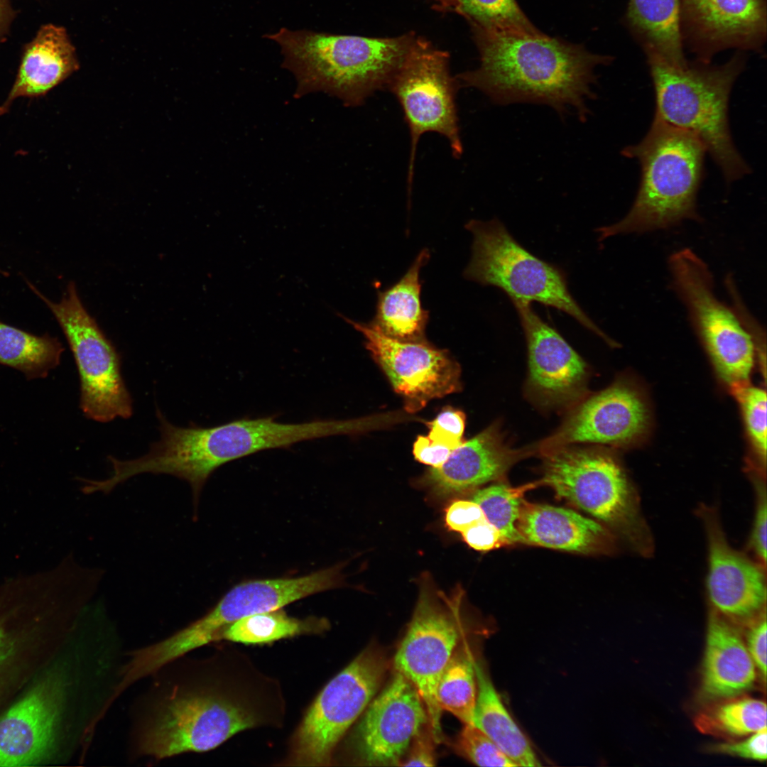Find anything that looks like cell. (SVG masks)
<instances>
[{"label": "cell", "instance_id": "1", "mask_svg": "<svg viewBox=\"0 0 767 767\" xmlns=\"http://www.w3.org/2000/svg\"><path fill=\"white\" fill-rule=\"evenodd\" d=\"M471 28L479 65L458 75L459 85L477 89L496 104H545L561 117L574 110L580 121L587 119V102L596 98L595 67L612 58L543 33Z\"/></svg>", "mask_w": 767, "mask_h": 767}, {"label": "cell", "instance_id": "2", "mask_svg": "<svg viewBox=\"0 0 767 767\" xmlns=\"http://www.w3.org/2000/svg\"><path fill=\"white\" fill-rule=\"evenodd\" d=\"M153 675L156 680L140 699L131 725L136 758L208 751L263 722L249 698L199 672L197 664L179 658Z\"/></svg>", "mask_w": 767, "mask_h": 767}, {"label": "cell", "instance_id": "3", "mask_svg": "<svg viewBox=\"0 0 767 767\" xmlns=\"http://www.w3.org/2000/svg\"><path fill=\"white\" fill-rule=\"evenodd\" d=\"M160 439L148 452L124 459L122 474L127 479L142 474H168L188 483L194 506L212 473L231 461L260 451L288 448L294 444L356 432L355 420H313L281 423L276 415L242 418L214 427L173 425L156 409Z\"/></svg>", "mask_w": 767, "mask_h": 767}, {"label": "cell", "instance_id": "4", "mask_svg": "<svg viewBox=\"0 0 767 767\" xmlns=\"http://www.w3.org/2000/svg\"><path fill=\"white\" fill-rule=\"evenodd\" d=\"M706 153L695 136L654 116L643 139L621 151L640 164L634 202L620 221L597 229L599 240L665 229L685 219L699 221L696 200Z\"/></svg>", "mask_w": 767, "mask_h": 767}, {"label": "cell", "instance_id": "5", "mask_svg": "<svg viewBox=\"0 0 767 767\" xmlns=\"http://www.w3.org/2000/svg\"><path fill=\"white\" fill-rule=\"evenodd\" d=\"M415 36L371 38L281 28L263 37L281 46L283 65L300 85L329 91L357 106L387 87Z\"/></svg>", "mask_w": 767, "mask_h": 767}, {"label": "cell", "instance_id": "6", "mask_svg": "<svg viewBox=\"0 0 767 767\" xmlns=\"http://www.w3.org/2000/svg\"><path fill=\"white\" fill-rule=\"evenodd\" d=\"M655 90V116L695 136L720 168L726 182H735L750 168L733 141L728 118L733 85L744 61L740 55L719 66L675 67L648 55Z\"/></svg>", "mask_w": 767, "mask_h": 767}, {"label": "cell", "instance_id": "7", "mask_svg": "<svg viewBox=\"0 0 767 767\" xmlns=\"http://www.w3.org/2000/svg\"><path fill=\"white\" fill-rule=\"evenodd\" d=\"M540 484L598 519L643 555L653 551L638 500L617 460L600 449L567 446L543 457Z\"/></svg>", "mask_w": 767, "mask_h": 767}, {"label": "cell", "instance_id": "8", "mask_svg": "<svg viewBox=\"0 0 767 767\" xmlns=\"http://www.w3.org/2000/svg\"><path fill=\"white\" fill-rule=\"evenodd\" d=\"M472 258L466 278L504 291L513 300L538 302L562 311L611 347L610 339L583 311L570 294L565 274L525 249L497 219L472 220Z\"/></svg>", "mask_w": 767, "mask_h": 767}, {"label": "cell", "instance_id": "9", "mask_svg": "<svg viewBox=\"0 0 767 767\" xmlns=\"http://www.w3.org/2000/svg\"><path fill=\"white\" fill-rule=\"evenodd\" d=\"M668 267L673 288L720 377L733 388L748 384L754 358L752 334L732 307L715 295L712 274L707 263L685 248L670 256Z\"/></svg>", "mask_w": 767, "mask_h": 767}, {"label": "cell", "instance_id": "10", "mask_svg": "<svg viewBox=\"0 0 767 767\" xmlns=\"http://www.w3.org/2000/svg\"><path fill=\"white\" fill-rule=\"evenodd\" d=\"M387 666L384 655L369 648L325 686L292 739L290 765L330 764L338 743L377 692Z\"/></svg>", "mask_w": 767, "mask_h": 767}, {"label": "cell", "instance_id": "11", "mask_svg": "<svg viewBox=\"0 0 767 767\" xmlns=\"http://www.w3.org/2000/svg\"><path fill=\"white\" fill-rule=\"evenodd\" d=\"M35 292L56 318L73 354L84 415L99 423L129 418L133 401L122 376L121 356L83 305L75 284H68L58 303Z\"/></svg>", "mask_w": 767, "mask_h": 767}, {"label": "cell", "instance_id": "12", "mask_svg": "<svg viewBox=\"0 0 767 767\" xmlns=\"http://www.w3.org/2000/svg\"><path fill=\"white\" fill-rule=\"evenodd\" d=\"M459 82L450 70L448 52L415 36L403 62L387 88L401 106L408 126L411 151L408 182H412L417 143L427 132L447 138L455 158L463 152L456 107Z\"/></svg>", "mask_w": 767, "mask_h": 767}, {"label": "cell", "instance_id": "13", "mask_svg": "<svg viewBox=\"0 0 767 767\" xmlns=\"http://www.w3.org/2000/svg\"><path fill=\"white\" fill-rule=\"evenodd\" d=\"M462 590L452 595L422 587L407 631L394 657V667L417 689L436 743L442 740V709L436 698L440 678L461 635Z\"/></svg>", "mask_w": 767, "mask_h": 767}, {"label": "cell", "instance_id": "14", "mask_svg": "<svg viewBox=\"0 0 767 767\" xmlns=\"http://www.w3.org/2000/svg\"><path fill=\"white\" fill-rule=\"evenodd\" d=\"M338 315L364 337L366 348L403 399L407 411L417 412L431 400L460 390V366L447 351L426 339L398 340L371 322Z\"/></svg>", "mask_w": 767, "mask_h": 767}, {"label": "cell", "instance_id": "15", "mask_svg": "<svg viewBox=\"0 0 767 767\" xmlns=\"http://www.w3.org/2000/svg\"><path fill=\"white\" fill-rule=\"evenodd\" d=\"M341 566L295 578L257 580L230 589L205 615L173 633L175 648L187 653L218 641L222 630L251 614L281 609L297 600L334 588L341 582Z\"/></svg>", "mask_w": 767, "mask_h": 767}, {"label": "cell", "instance_id": "16", "mask_svg": "<svg viewBox=\"0 0 767 767\" xmlns=\"http://www.w3.org/2000/svg\"><path fill=\"white\" fill-rule=\"evenodd\" d=\"M568 410L555 432L530 446L533 455L543 457L577 444L625 445L640 437L648 423L643 398L621 381L586 396Z\"/></svg>", "mask_w": 767, "mask_h": 767}, {"label": "cell", "instance_id": "17", "mask_svg": "<svg viewBox=\"0 0 767 767\" xmlns=\"http://www.w3.org/2000/svg\"><path fill=\"white\" fill-rule=\"evenodd\" d=\"M525 334L528 357V397L546 409H570L587 396L589 370L565 339L532 309L513 300Z\"/></svg>", "mask_w": 767, "mask_h": 767}, {"label": "cell", "instance_id": "18", "mask_svg": "<svg viewBox=\"0 0 767 767\" xmlns=\"http://www.w3.org/2000/svg\"><path fill=\"white\" fill-rule=\"evenodd\" d=\"M429 722L415 686L396 672L382 692L370 702L356 732L362 761L372 766H397L412 741Z\"/></svg>", "mask_w": 767, "mask_h": 767}, {"label": "cell", "instance_id": "19", "mask_svg": "<svg viewBox=\"0 0 767 767\" xmlns=\"http://www.w3.org/2000/svg\"><path fill=\"white\" fill-rule=\"evenodd\" d=\"M699 511L708 543L712 608L731 621L750 622L766 610V567L729 545L713 508L702 506Z\"/></svg>", "mask_w": 767, "mask_h": 767}, {"label": "cell", "instance_id": "20", "mask_svg": "<svg viewBox=\"0 0 767 767\" xmlns=\"http://www.w3.org/2000/svg\"><path fill=\"white\" fill-rule=\"evenodd\" d=\"M62 693L60 682H43L0 717V766H34L50 754L60 721Z\"/></svg>", "mask_w": 767, "mask_h": 767}, {"label": "cell", "instance_id": "21", "mask_svg": "<svg viewBox=\"0 0 767 767\" xmlns=\"http://www.w3.org/2000/svg\"><path fill=\"white\" fill-rule=\"evenodd\" d=\"M532 455L530 447H511L498 423L464 441L440 466L431 467L425 482L438 494L450 495L499 481L518 461Z\"/></svg>", "mask_w": 767, "mask_h": 767}, {"label": "cell", "instance_id": "22", "mask_svg": "<svg viewBox=\"0 0 767 767\" xmlns=\"http://www.w3.org/2000/svg\"><path fill=\"white\" fill-rule=\"evenodd\" d=\"M682 17L709 55L729 48H755L766 36L763 0H680Z\"/></svg>", "mask_w": 767, "mask_h": 767}, {"label": "cell", "instance_id": "23", "mask_svg": "<svg viewBox=\"0 0 767 767\" xmlns=\"http://www.w3.org/2000/svg\"><path fill=\"white\" fill-rule=\"evenodd\" d=\"M516 528L522 543L585 555L613 551L614 535L603 524L565 508L523 501Z\"/></svg>", "mask_w": 767, "mask_h": 767}, {"label": "cell", "instance_id": "24", "mask_svg": "<svg viewBox=\"0 0 767 767\" xmlns=\"http://www.w3.org/2000/svg\"><path fill=\"white\" fill-rule=\"evenodd\" d=\"M700 694L704 701L740 696L756 679V668L739 631L712 609L707 624Z\"/></svg>", "mask_w": 767, "mask_h": 767}, {"label": "cell", "instance_id": "25", "mask_svg": "<svg viewBox=\"0 0 767 767\" xmlns=\"http://www.w3.org/2000/svg\"><path fill=\"white\" fill-rule=\"evenodd\" d=\"M79 68L66 30L51 23L43 25L23 48L14 83L0 105V116L15 99L44 95Z\"/></svg>", "mask_w": 767, "mask_h": 767}, {"label": "cell", "instance_id": "26", "mask_svg": "<svg viewBox=\"0 0 767 767\" xmlns=\"http://www.w3.org/2000/svg\"><path fill=\"white\" fill-rule=\"evenodd\" d=\"M429 257V251L423 249L397 283L379 292L371 322L387 336L401 341L425 339L428 312L421 304L420 272Z\"/></svg>", "mask_w": 767, "mask_h": 767}, {"label": "cell", "instance_id": "27", "mask_svg": "<svg viewBox=\"0 0 767 767\" xmlns=\"http://www.w3.org/2000/svg\"><path fill=\"white\" fill-rule=\"evenodd\" d=\"M477 695L472 724L517 766H541L530 742L505 707L482 665L474 663Z\"/></svg>", "mask_w": 767, "mask_h": 767}, {"label": "cell", "instance_id": "28", "mask_svg": "<svg viewBox=\"0 0 767 767\" xmlns=\"http://www.w3.org/2000/svg\"><path fill=\"white\" fill-rule=\"evenodd\" d=\"M627 20L648 55L675 67L687 65L682 49L680 0H629Z\"/></svg>", "mask_w": 767, "mask_h": 767}, {"label": "cell", "instance_id": "29", "mask_svg": "<svg viewBox=\"0 0 767 767\" xmlns=\"http://www.w3.org/2000/svg\"><path fill=\"white\" fill-rule=\"evenodd\" d=\"M50 598L49 582L40 571L18 575L0 583V672L18 648L15 625L47 606Z\"/></svg>", "mask_w": 767, "mask_h": 767}, {"label": "cell", "instance_id": "30", "mask_svg": "<svg viewBox=\"0 0 767 767\" xmlns=\"http://www.w3.org/2000/svg\"><path fill=\"white\" fill-rule=\"evenodd\" d=\"M766 704L761 700L736 696L714 701L695 717L702 734L736 739L766 728Z\"/></svg>", "mask_w": 767, "mask_h": 767}, {"label": "cell", "instance_id": "31", "mask_svg": "<svg viewBox=\"0 0 767 767\" xmlns=\"http://www.w3.org/2000/svg\"><path fill=\"white\" fill-rule=\"evenodd\" d=\"M327 626L322 619H297L279 609L246 616L233 622L222 630L218 641L263 644L300 635L319 633Z\"/></svg>", "mask_w": 767, "mask_h": 767}, {"label": "cell", "instance_id": "32", "mask_svg": "<svg viewBox=\"0 0 767 767\" xmlns=\"http://www.w3.org/2000/svg\"><path fill=\"white\" fill-rule=\"evenodd\" d=\"M62 351L55 338L33 335L0 322V364L35 377L55 367Z\"/></svg>", "mask_w": 767, "mask_h": 767}, {"label": "cell", "instance_id": "33", "mask_svg": "<svg viewBox=\"0 0 767 767\" xmlns=\"http://www.w3.org/2000/svg\"><path fill=\"white\" fill-rule=\"evenodd\" d=\"M474 658L466 649L453 654L436 690L442 710L450 712L464 724H472L477 695Z\"/></svg>", "mask_w": 767, "mask_h": 767}, {"label": "cell", "instance_id": "34", "mask_svg": "<svg viewBox=\"0 0 767 767\" xmlns=\"http://www.w3.org/2000/svg\"><path fill=\"white\" fill-rule=\"evenodd\" d=\"M539 482L512 487L497 483L474 492L472 500L482 509L486 520L501 533L508 545L522 543L516 522L523 496Z\"/></svg>", "mask_w": 767, "mask_h": 767}, {"label": "cell", "instance_id": "35", "mask_svg": "<svg viewBox=\"0 0 767 767\" xmlns=\"http://www.w3.org/2000/svg\"><path fill=\"white\" fill-rule=\"evenodd\" d=\"M460 16L471 26L528 34L542 33L527 18L516 0H458Z\"/></svg>", "mask_w": 767, "mask_h": 767}, {"label": "cell", "instance_id": "36", "mask_svg": "<svg viewBox=\"0 0 767 767\" xmlns=\"http://www.w3.org/2000/svg\"><path fill=\"white\" fill-rule=\"evenodd\" d=\"M464 724L454 744L458 754L479 766H517L482 731Z\"/></svg>", "mask_w": 767, "mask_h": 767}, {"label": "cell", "instance_id": "37", "mask_svg": "<svg viewBox=\"0 0 767 767\" xmlns=\"http://www.w3.org/2000/svg\"><path fill=\"white\" fill-rule=\"evenodd\" d=\"M744 411L745 422L751 440L761 460L766 459V393L748 386L734 388Z\"/></svg>", "mask_w": 767, "mask_h": 767}, {"label": "cell", "instance_id": "38", "mask_svg": "<svg viewBox=\"0 0 767 767\" xmlns=\"http://www.w3.org/2000/svg\"><path fill=\"white\" fill-rule=\"evenodd\" d=\"M465 423L466 416L462 410L447 406L432 421L427 423L428 437L435 442L454 450L464 442Z\"/></svg>", "mask_w": 767, "mask_h": 767}, {"label": "cell", "instance_id": "39", "mask_svg": "<svg viewBox=\"0 0 767 767\" xmlns=\"http://www.w3.org/2000/svg\"><path fill=\"white\" fill-rule=\"evenodd\" d=\"M766 741L767 729L765 728L741 741L714 744L710 750L745 759L765 761L767 758Z\"/></svg>", "mask_w": 767, "mask_h": 767}, {"label": "cell", "instance_id": "40", "mask_svg": "<svg viewBox=\"0 0 767 767\" xmlns=\"http://www.w3.org/2000/svg\"><path fill=\"white\" fill-rule=\"evenodd\" d=\"M756 500L754 524L748 547L755 555L757 562L766 567V523L767 498L765 485L757 482Z\"/></svg>", "mask_w": 767, "mask_h": 767}, {"label": "cell", "instance_id": "41", "mask_svg": "<svg viewBox=\"0 0 767 767\" xmlns=\"http://www.w3.org/2000/svg\"><path fill=\"white\" fill-rule=\"evenodd\" d=\"M766 610L751 621L746 635L747 650L766 682Z\"/></svg>", "mask_w": 767, "mask_h": 767}, {"label": "cell", "instance_id": "42", "mask_svg": "<svg viewBox=\"0 0 767 767\" xmlns=\"http://www.w3.org/2000/svg\"><path fill=\"white\" fill-rule=\"evenodd\" d=\"M484 519L486 517L482 509L472 499L455 501L445 511V523L448 528L459 533Z\"/></svg>", "mask_w": 767, "mask_h": 767}, {"label": "cell", "instance_id": "43", "mask_svg": "<svg viewBox=\"0 0 767 767\" xmlns=\"http://www.w3.org/2000/svg\"><path fill=\"white\" fill-rule=\"evenodd\" d=\"M464 542L477 551H489L508 545L499 531L486 518L461 533Z\"/></svg>", "mask_w": 767, "mask_h": 767}, {"label": "cell", "instance_id": "44", "mask_svg": "<svg viewBox=\"0 0 767 767\" xmlns=\"http://www.w3.org/2000/svg\"><path fill=\"white\" fill-rule=\"evenodd\" d=\"M423 731L415 736L408 756L402 761L400 766H434L436 763L435 741L432 732Z\"/></svg>", "mask_w": 767, "mask_h": 767}, {"label": "cell", "instance_id": "45", "mask_svg": "<svg viewBox=\"0 0 767 767\" xmlns=\"http://www.w3.org/2000/svg\"><path fill=\"white\" fill-rule=\"evenodd\" d=\"M453 450L435 442L428 436L419 435L413 447V454L415 459L424 464L436 467L442 464L449 457Z\"/></svg>", "mask_w": 767, "mask_h": 767}, {"label": "cell", "instance_id": "46", "mask_svg": "<svg viewBox=\"0 0 767 767\" xmlns=\"http://www.w3.org/2000/svg\"><path fill=\"white\" fill-rule=\"evenodd\" d=\"M16 14L11 0H0V43L6 39Z\"/></svg>", "mask_w": 767, "mask_h": 767}, {"label": "cell", "instance_id": "47", "mask_svg": "<svg viewBox=\"0 0 767 767\" xmlns=\"http://www.w3.org/2000/svg\"><path fill=\"white\" fill-rule=\"evenodd\" d=\"M437 6L444 10L455 11L460 15V5L458 0H434Z\"/></svg>", "mask_w": 767, "mask_h": 767}]
</instances>
